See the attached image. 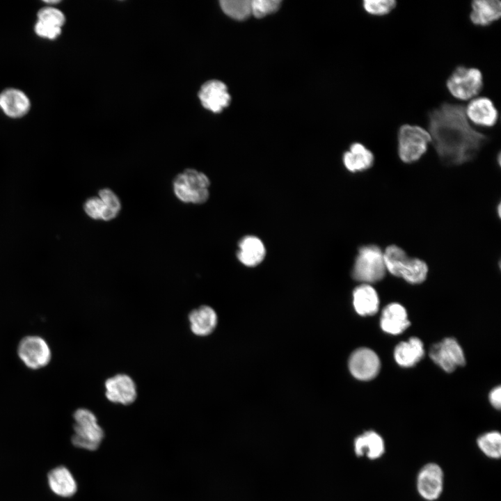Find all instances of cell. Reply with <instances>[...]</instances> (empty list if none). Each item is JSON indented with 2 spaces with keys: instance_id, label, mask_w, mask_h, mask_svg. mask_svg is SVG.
Masks as SVG:
<instances>
[{
  "instance_id": "cell-10",
  "label": "cell",
  "mask_w": 501,
  "mask_h": 501,
  "mask_svg": "<svg viewBox=\"0 0 501 501\" xmlns=\"http://www.w3.org/2000/svg\"><path fill=\"white\" fill-rule=\"evenodd\" d=\"M380 367L379 356L368 348L355 350L349 360L350 372L356 379L361 381H369L375 378L379 372Z\"/></svg>"
},
{
  "instance_id": "cell-17",
  "label": "cell",
  "mask_w": 501,
  "mask_h": 501,
  "mask_svg": "<svg viewBox=\"0 0 501 501\" xmlns=\"http://www.w3.org/2000/svg\"><path fill=\"white\" fill-rule=\"evenodd\" d=\"M47 481L51 491L58 496L69 498L77 492V482L71 472L64 466L51 470L48 474Z\"/></svg>"
},
{
  "instance_id": "cell-6",
  "label": "cell",
  "mask_w": 501,
  "mask_h": 501,
  "mask_svg": "<svg viewBox=\"0 0 501 501\" xmlns=\"http://www.w3.org/2000/svg\"><path fill=\"white\" fill-rule=\"evenodd\" d=\"M446 86L455 98L469 100L481 91L483 87L482 74L477 68L458 66L447 79Z\"/></svg>"
},
{
  "instance_id": "cell-9",
  "label": "cell",
  "mask_w": 501,
  "mask_h": 501,
  "mask_svg": "<svg viewBox=\"0 0 501 501\" xmlns=\"http://www.w3.org/2000/svg\"><path fill=\"white\" fill-rule=\"evenodd\" d=\"M443 471L435 463L425 464L419 471L417 477V489L426 500L434 501L441 495L443 489Z\"/></svg>"
},
{
  "instance_id": "cell-34",
  "label": "cell",
  "mask_w": 501,
  "mask_h": 501,
  "mask_svg": "<svg viewBox=\"0 0 501 501\" xmlns=\"http://www.w3.org/2000/svg\"><path fill=\"white\" fill-rule=\"evenodd\" d=\"M489 400L491 405L497 408L500 409L501 406V388L498 386L493 388L489 394Z\"/></svg>"
},
{
  "instance_id": "cell-26",
  "label": "cell",
  "mask_w": 501,
  "mask_h": 501,
  "mask_svg": "<svg viewBox=\"0 0 501 501\" xmlns=\"http://www.w3.org/2000/svg\"><path fill=\"white\" fill-rule=\"evenodd\" d=\"M396 4L395 0H365L363 8L369 14L382 16L390 13Z\"/></svg>"
},
{
  "instance_id": "cell-14",
  "label": "cell",
  "mask_w": 501,
  "mask_h": 501,
  "mask_svg": "<svg viewBox=\"0 0 501 501\" xmlns=\"http://www.w3.org/2000/svg\"><path fill=\"white\" fill-rule=\"evenodd\" d=\"M411 323L406 309L397 303H390L382 311L380 326L383 331L392 335L404 332Z\"/></svg>"
},
{
  "instance_id": "cell-21",
  "label": "cell",
  "mask_w": 501,
  "mask_h": 501,
  "mask_svg": "<svg viewBox=\"0 0 501 501\" xmlns=\"http://www.w3.org/2000/svg\"><path fill=\"white\" fill-rule=\"evenodd\" d=\"M424 355L422 342L418 337H411L406 342L399 343L394 351V357L398 365L409 367L417 364Z\"/></svg>"
},
{
  "instance_id": "cell-31",
  "label": "cell",
  "mask_w": 501,
  "mask_h": 501,
  "mask_svg": "<svg viewBox=\"0 0 501 501\" xmlns=\"http://www.w3.org/2000/svg\"><path fill=\"white\" fill-rule=\"evenodd\" d=\"M104 205V202L100 198L93 197L85 202L84 210L92 218L99 219Z\"/></svg>"
},
{
  "instance_id": "cell-13",
  "label": "cell",
  "mask_w": 501,
  "mask_h": 501,
  "mask_svg": "<svg viewBox=\"0 0 501 501\" xmlns=\"http://www.w3.org/2000/svg\"><path fill=\"white\" fill-rule=\"evenodd\" d=\"M466 115L474 124L488 127L494 126L498 118V110L486 97L472 100L466 108Z\"/></svg>"
},
{
  "instance_id": "cell-37",
  "label": "cell",
  "mask_w": 501,
  "mask_h": 501,
  "mask_svg": "<svg viewBox=\"0 0 501 501\" xmlns=\"http://www.w3.org/2000/svg\"><path fill=\"white\" fill-rule=\"evenodd\" d=\"M500 207H501V206H500V205L499 204L498 206V213L499 216H500Z\"/></svg>"
},
{
  "instance_id": "cell-35",
  "label": "cell",
  "mask_w": 501,
  "mask_h": 501,
  "mask_svg": "<svg viewBox=\"0 0 501 501\" xmlns=\"http://www.w3.org/2000/svg\"><path fill=\"white\" fill-rule=\"evenodd\" d=\"M118 212L113 210L112 209L104 205V207L101 212L100 218L104 221H109L116 216Z\"/></svg>"
},
{
  "instance_id": "cell-38",
  "label": "cell",
  "mask_w": 501,
  "mask_h": 501,
  "mask_svg": "<svg viewBox=\"0 0 501 501\" xmlns=\"http://www.w3.org/2000/svg\"><path fill=\"white\" fill-rule=\"evenodd\" d=\"M500 154L499 153L498 156V162L499 163V164H500Z\"/></svg>"
},
{
  "instance_id": "cell-18",
  "label": "cell",
  "mask_w": 501,
  "mask_h": 501,
  "mask_svg": "<svg viewBox=\"0 0 501 501\" xmlns=\"http://www.w3.org/2000/svg\"><path fill=\"white\" fill-rule=\"evenodd\" d=\"M471 6L470 19L475 25L488 26L501 16V2L499 0H475Z\"/></svg>"
},
{
  "instance_id": "cell-25",
  "label": "cell",
  "mask_w": 501,
  "mask_h": 501,
  "mask_svg": "<svg viewBox=\"0 0 501 501\" xmlns=\"http://www.w3.org/2000/svg\"><path fill=\"white\" fill-rule=\"evenodd\" d=\"M220 5L227 15L237 20H244L251 14L250 0H222Z\"/></svg>"
},
{
  "instance_id": "cell-27",
  "label": "cell",
  "mask_w": 501,
  "mask_h": 501,
  "mask_svg": "<svg viewBox=\"0 0 501 501\" xmlns=\"http://www.w3.org/2000/svg\"><path fill=\"white\" fill-rule=\"evenodd\" d=\"M280 0H253L251 1V14L256 17H263L278 10Z\"/></svg>"
},
{
  "instance_id": "cell-19",
  "label": "cell",
  "mask_w": 501,
  "mask_h": 501,
  "mask_svg": "<svg viewBox=\"0 0 501 501\" xmlns=\"http://www.w3.org/2000/svg\"><path fill=\"white\" fill-rule=\"evenodd\" d=\"M353 304L355 310L361 316H371L379 309L378 294L369 284H362L355 288L353 292Z\"/></svg>"
},
{
  "instance_id": "cell-12",
  "label": "cell",
  "mask_w": 501,
  "mask_h": 501,
  "mask_svg": "<svg viewBox=\"0 0 501 501\" xmlns=\"http://www.w3.org/2000/svg\"><path fill=\"white\" fill-rule=\"evenodd\" d=\"M202 106L214 113L228 106L230 97L227 86L223 82L212 80L205 83L198 93Z\"/></svg>"
},
{
  "instance_id": "cell-32",
  "label": "cell",
  "mask_w": 501,
  "mask_h": 501,
  "mask_svg": "<svg viewBox=\"0 0 501 501\" xmlns=\"http://www.w3.org/2000/svg\"><path fill=\"white\" fill-rule=\"evenodd\" d=\"M99 196L105 206L118 213L121 205L118 197L112 191L108 189H102L99 192Z\"/></svg>"
},
{
  "instance_id": "cell-36",
  "label": "cell",
  "mask_w": 501,
  "mask_h": 501,
  "mask_svg": "<svg viewBox=\"0 0 501 501\" xmlns=\"http://www.w3.org/2000/svg\"><path fill=\"white\" fill-rule=\"evenodd\" d=\"M45 2L47 3H58L59 1H56H56H45Z\"/></svg>"
},
{
  "instance_id": "cell-15",
  "label": "cell",
  "mask_w": 501,
  "mask_h": 501,
  "mask_svg": "<svg viewBox=\"0 0 501 501\" xmlns=\"http://www.w3.org/2000/svg\"><path fill=\"white\" fill-rule=\"evenodd\" d=\"M189 321L191 332L198 336L209 335L215 329L218 317L215 310L208 305H202L191 311Z\"/></svg>"
},
{
  "instance_id": "cell-3",
  "label": "cell",
  "mask_w": 501,
  "mask_h": 501,
  "mask_svg": "<svg viewBox=\"0 0 501 501\" xmlns=\"http://www.w3.org/2000/svg\"><path fill=\"white\" fill-rule=\"evenodd\" d=\"M386 270L381 248L376 245H367L359 249L351 274L354 280L367 284L382 280Z\"/></svg>"
},
{
  "instance_id": "cell-16",
  "label": "cell",
  "mask_w": 501,
  "mask_h": 501,
  "mask_svg": "<svg viewBox=\"0 0 501 501\" xmlns=\"http://www.w3.org/2000/svg\"><path fill=\"white\" fill-rule=\"evenodd\" d=\"M353 448L358 456H365L371 460L380 458L385 452L382 437L374 431H367L356 438Z\"/></svg>"
},
{
  "instance_id": "cell-8",
  "label": "cell",
  "mask_w": 501,
  "mask_h": 501,
  "mask_svg": "<svg viewBox=\"0 0 501 501\" xmlns=\"http://www.w3.org/2000/svg\"><path fill=\"white\" fill-rule=\"evenodd\" d=\"M429 356L435 363L447 372H452L457 366H463L466 363L462 348L456 340L451 337L434 344L430 349Z\"/></svg>"
},
{
  "instance_id": "cell-7",
  "label": "cell",
  "mask_w": 501,
  "mask_h": 501,
  "mask_svg": "<svg viewBox=\"0 0 501 501\" xmlns=\"http://www.w3.org/2000/svg\"><path fill=\"white\" fill-rule=\"evenodd\" d=\"M17 354L23 363L33 369L46 366L51 356L47 342L36 335H29L22 338L18 344Z\"/></svg>"
},
{
  "instance_id": "cell-29",
  "label": "cell",
  "mask_w": 501,
  "mask_h": 501,
  "mask_svg": "<svg viewBox=\"0 0 501 501\" xmlns=\"http://www.w3.org/2000/svg\"><path fill=\"white\" fill-rule=\"evenodd\" d=\"M173 185L175 193L181 200L191 202L193 191L188 186L183 173L175 177Z\"/></svg>"
},
{
  "instance_id": "cell-30",
  "label": "cell",
  "mask_w": 501,
  "mask_h": 501,
  "mask_svg": "<svg viewBox=\"0 0 501 501\" xmlns=\"http://www.w3.org/2000/svg\"><path fill=\"white\" fill-rule=\"evenodd\" d=\"M35 31L40 37L55 39L61 32V29L42 22L38 21L35 25Z\"/></svg>"
},
{
  "instance_id": "cell-1",
  "label": "cell",
  "mask_w": 501,
  "mask_h": 501,
  "mask_svg": "<svg viewBox=\"0 0 501 501\" xmlns=\"http://www.w3.org/2000/svg\"><path fill=\"white\" fill-rule=\"evenodd\" d=\"M431 142L447 165H461L472 160L488 138L474 129L461 104L443 102L428 115Z\"/></svg>"
},
{
  "instance_id": "cell-33",
  "label": "cell",
  "mask_w": 501,
  "mask_h": 501,
  "mask_svg": "<svg viewBox=\"0 0 501 501\" xmlns=\"http://www.w3.org/2000/svg\"><path fill=\"white\" fill-rule=\"evenodd\" d=\"M209 197V192L207 188H200L192 192L191 202L194 203H202Z\"/></svg>"
},
{
  "instance_id": "cell-11",
  "label": "cell",
  "mask_w": 501,
  "mask_h": 501,
  "mask_svg": "<svg viewBox=\"0 0 501 501\" xmlns=\"http://www.w3.org/2000/svg\"><path fill=\"white\" fill-rule=\"evenodd\" d=\"M105 395L115 404L129 405L137 397L136 385L134 380L125 374H118L105 381Z\"/></svg>"
},
{
  "instance_id": "cell-28",
  "label": "cell",
  "mask_w": 501,
  "mask_h": 501,
  "mask_svg": "<svg viewBox=\"0 0 501 501\" xmlns=\"http://www.w3.org/2000/svg\"><path fill=\"white\" fill-rule=\"evenodd\" d=\"M38 21L61 28L65 22V16L59 10L46 7L41 9L38 13Z\"/></svg>"
},
{
  "instance_id": "cell-24",
  "label": "cell",
  "mask_w": 501,
  "mask_h": 501,
  "mask_svg": "<svg viewBox=\"0 0 501 501\" xmlns=\"http://www.w3.org/2000/svg\"><path fill=\"white\" fill-rule=\"evenodd\" d=\"M480 450L488 457L499 459L501 456V435L493 431L481 435L477 440Z\"/></svg>"
},
{
  "instance_id": "cell-23",
  "label": "cell",
  "mask_w": 501,
  "mask_h": 501,
  "mask_svg": "<svg viewBox=\"0 0 501 501\" xmlns=\"http://www.w3.org/2000/svg\"><path fill=\"white\" fill-rule=\"evenodd\" d=\"M374 161L373 153L363 144L354 143L343 156L346 168L353 173L363 171L372 166Z\"/></svg>"
},
{
  "instance_id": "cell-22",
  "label": "cell",
  "mask_w": 501,
  "mask_h": 501,
  "mask_svg": "<svg viewBox=\"0 0 501 501\" xmlns=\"http://www.w3.org/2000/svg\"><path fill=\"white\" fill-rule=\"evenodd\" d=\"M239 260L247 267H255L265 257L266 250L262 241L255 236H246L239 243Z\"/></svg>"
},
{
  "instance_id": "cell-20",
  "label": "cell",
  "mask_w": 501,
  "mask_h": 501,
  "mask_svg": "<svg viewBox=\"0 0 501 501\" xmlns=\"http://www.w3.org/2000/svg\"><path fill=\"white\" fill-rule=\"evenodd\" d=\"M0 107L8 116L19 118L29 111L30 102L22 91L10 88L0 94Z\"/></svg>"
},
{
  "instance_id": "cell-5",
  "label": "cell",
  "mask_w": 501,
  "mask_h": 501,
  "mask_svg": "<svg viewBox=\"0 0 501 501\" xmlns=\"http://www.w3.org/2000/svg\"><path fill=\"white\" fill-rule=\"evenodd\" d=\"M397 140L400 159L404 163H413L426 152L431 136L420 126L405 124L399 129Z\"/></svg>"
},
{
  "instance_id": "cell-2",
  "label": "cell",
  "mask_w": 501,
  "mask_h": 501,
  "mask_svg": "<svg viewBox=\"0 0 501 501\" xmlns=\"http://www.w3.org/2000/svg\"><path fill=\"white\" fill-rule=\"evenodd\" d=\"M383 257L386 269L393 276L400 277L411 284H419L426 279L428 273L427 264L418 258L408 257L399 246H388Z\"/></svg>"
},
{
  "instance_id": "cell-4",
  "label": "cell",
  "mask_w": 501,
  "mask_h": 501,
  "mask_svg": "<svg viewBox=\"0 0 501 501\" xmlns=\"http://www.w3.org/2000/svg\"><path fill=\"white\" fill-rule=\"evenodd\" d=\"M73 417L74 433L72 437V444L87 450H97L104 434L95 414L88 409L81 408L75 411Z\"/></svg>"
}]
</instances>
